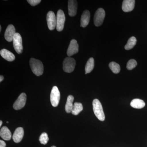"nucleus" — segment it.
Returning <instances> with one entry per match:
<instances>
[{
	"mask_svg": "<svg viewBox=\"0 0 147 147\" xmlns=\"http://www.w3.org/2000/svg\"><path fill=\"white\" fill-rule=\"evenodd\" d=\"M105 16V10L102 8H98L95 13L94 21L95 26L96 27L101 26Z\"/></svg>",
	"mask_w": 147,
	"mask_h": 147,
	"instance_id": "obj_5",
	"label": "nucleus"
},
{
	"mask_svg": "<svg viewBox=\"0 0 147 147\" xmlns=\"http://www.w3.org/2000/svg\"><path fill=\"white\" fill-rule=\"evenodd\" d=\"M47 22L48 28L50 30H53L57 26V17L53 11H50L47 15Z\"/></svg>",
	"mask_w": 147,
	"mask_h": 147,
	"instance_id": "obj_8",
	"label": "nucleus"
},
{
	"mask_svg": "<svg viewBox=\"0 0 147 147\" xmlns=\"http://www.w3.org/2000/svg\"><path fill=\"white\" fill-rule=\"evenodd\" d=\"M137 61L134 59H130L128 61L127 65V68L129 70L135 68L137 65Z\"/></svg>",
	"mask_w": 147,
	"mask_h": 147,
	"instance_id": "obj_25",
	"label": "nucleus"
},
{
	"mask_svg": "<svg viewBox=\"0 0 147 147\" xmlns=\"http://www.w3.org/2000/svg\"><path fill=\"white\" fill-rule=\"evenodd\" d=\"M0 54L3 59L8 61L11 62L14 61L15 57L13 53L5 49H3L0 51Z\"/></svg>",
	"mask_w": 147,
	"mask_h": 147,
	"instance_id": "obj_16",
	"label": "nucleus"
},
{
	"mask_svg": "<svg viewBox=\"0 0 147 147\" xmlns=\"http://www.w3.org/2000/svg\"><path fill=\"white\" fill-rule=\"evenodd\" d=\"M135 3L134 0H124L122 5V9L124 12H130L134 9Z\"/></svg>",
	"mask_w": 147,
	"mask_h": 147,
	"instance_id": "obj_12",
	"label": "nucleus"
},
{
	"mask_svg": "<svg viewBox=\"0 0 147 147\" xmlns=\"http://www.w3.org/2000/svg\"><path fill=\"white\" fill-rule=\"evenodd\" d=\"M4 76H3V75H1L0 76V82H2L3 80L4 79Z\"/></svg>",
	"mask_w": 147,
	"mask_h": 147,
	"instance_id": "obj_28",
	"label": "nucleus"
},
{
	"mask_svg": "<svg viewBox=\"0 0 147 147\" xmlns=\"http://www.w3.org/2000/svg\"><path fill=\"white\" fill-rule=\"evenodd\" d=\"M92 105L93 110L96 117L99 120L102 121L105 120V114L100 101L98 99H95L93 101Z\"/></svg>",
	"mask_w": 147,
	"mask_h": 147,
	"instance_id": "obj_2",
	"label": "nucleus"
},
{
	"mask_svg": "<svg viewBox=\"0 0 147 147\" xmlns=\"http://www.w3.org/2000/svg\"><path fill=\"white\" fill-rule=\"evenodd\" d=\"M79 52V45L77 41L75 39H72L70 41V44L67 49V54L68 57H71Z\"/></svg>",
	"mask_w": 147,
	"mask_h": 147,
	"instance_id": "obj_10",
	"label": "nucleus"
},
{
	"mask_svg": "<svg viewBox=\"0 0 147 147\" xmlns=\"http://www.w3.org/2000/svg\"><path fill=\"white\" fill-rule=\"evenodd\" d=\"M51 147H56L55 146H52Z\"/></svg>",
	"mask_w": 147,
	"mask_h": 147,
	"instance_id": "obj_31",
	"label": "nucleus"
},
{
	"mask_svg": "<svg viewBox=\"0 0 147 147\" xmlns=\"http://www.w3.org/2000/svg\"><path fill=\"white\" fill-rule=\"evenodd\" d=\"M83 110V106L81 102H76L74 103L71 113L74 115H77Z\"/></svg>",
	"mask_w": 147,
	"mask_h": 147,
	"instance_id": "obj_20",
	"label": "nucleus"
},
{
	"mask_svg": "<svg viewBox=\"0 0 147 147\" xmlns=\"http://www.w3.org/2000/svg\"><path fill=\"white\" fill-rule=\"evenodd\" d=\"M41 1L40 0H28L27 1V2L32 6H35L37 5Z\"/></svg>",
	"mask_w": 147,
	"mask_h": 147,
	"instance_id": "obj_26",
	"label": "nucleus"
},
{
	"mask_svg": "<svg viewBox=\"0 0 147 147\" xmlns=\"http://www.w3.org/2000/svg\"><path fill=\"white\" fill-rule=\"evenodd\" d=\"M137 41V39L135 37H131L128 39L127 43L125 46V50H128L132 49L134 47V46L136 45Z\"/></svg>",
	"mask_w": 147,
	"mask_h": 147,
	"instance_id": "obj_22",
	"label": "nucleus"
},
{
	"mask_svg": "<svg viewBox=\"0 0 147 147\" xmlns=\"http://www.w3.org/2000/svg\"><path fill=\"white\" fill-rule=\"evenodd\" d=\"M94 59L93 58H90L87 61L85 67V71L86 74L89 73L91 72L94 68Z\"/></svg>",
	"mask_w": 147,
	"mask_h": 147,
	"instance_id": "obj_21",
	"label": "nucleus"
},
{
	"mask_svg": "<svg viewBox=\"0 0 147 147\" xmlns=\"http://www.w3.org/2000/svg\"><path fill=\"white\" fill-rule=\"evenodd\" d=\"M74 100V97L73 96L71 95L68 96L65 105V110L67 113H71L73 107Z\"/></svg>",
	"mask_w": 147,
	"mask_h": 147,
	"instance_id": "obj_19",
	"label": "nucleus"
},
{
	"mask_svg": "<svg viewBox=\"0 0 147 147\" xmlns=\"http://www.w3.org/2000/svg\"><path fill=\"white\" fill-rule=\"evenodd\" d=\"M27 96L25 93H22L18 96L13 105V109L19 110L24 108L26 102Z\"/></svg>",
	"mask_w": 147,
	"mask_h": 147,
	"instance_id": "obj_9",
	"label": "nucleus"
},
{
	"mask_svg": "<svg viewBox=\"0 0 147 147\" xmlns=\"http://www.w3.org/2000/svg\"><path fill=\"white\" fill-rule=\"evenodd\" d=\"M30 64L32 71L34 74L37 76L42 75L44 68L43 64L41 61L34 58H31L30 59Z\"/></svg>",
	"mask_w": 147,
	"mask_h": 147,
	"instance_id": "obj_1",
	"label": "nucleus"
},
{
	"mask_svg": "<svg viewBox=\"0 0 147 147\" xmlns=\"http://www.w3.org/2000/svg\"><path fill=\"white\" fill-rule=\"evenodd\" d=\"M130 105L132 108L136 109H142L145 106V102L144 100L139 98H135L131 100Z\"/></svg>",
	"mask_w": 147,
	"mask_h": 147,
	"instance_id": "obj_18",
	"label": "nucleus"
},
{
	"mask_svg": "<svg viewBox=\"0 0 147 147\" xmlns=\"http://www.w3.org/2000/svg\"><path fill=\"white\" fill-rule=\"evenodd\" d=\"M13 47L16 53L18 54H21L23 51L22 38L21 35L18 33H16L13 40Z\"/></svg>",
	"mask_w": 147,
	"mask_h": 147,
	"instance_id": "obj_7",
	"label": "nucleus"
},
{
	"mask_svg": "<svg viewBox=\"0 0 147 147\" xmlns=\"http://www.w3.org/2000/svg\"><path fill=\"white\" fill-rule=\"evenodd\" d=\"M60 92L56 86L53 87L50 94V101L53 107H57L60 99Z\"/></svg>",
	"mask_w": 147,
	"mask_h": 147,
	"instance_id": "obj_3",
	"label": "nucleus"
},
{
	"mask_svg": "<svg viewBox=\"0 0 147 147\" xmlns=\"http://www.w3.org/2000/svg\"><path fill=\"white\" fill-rule=\"evenodd\" d=\"M16 30L13 25H9L7 28L5 33V38L8 42L13 41V37L16 34Z\"/></svg>",
	"mask_w": 147,
	"mask_h": 147,
	"instance_id": "obj_11",
	"label": "nucleus"
},
{
	"mask_svg": "<svg viewBox=\"0 0 147 147\" xmlns=\"http://www.w3.org/2000/svg\"><path fill=\"white\" fill-rule=\"evenodd\" d=\"M3 121L1 120L0 121V127L2 125Z\"/></svg>",
	"mask_w": 147,
	"mask_h": 147,
	"instance_id": "obj_29",
	"label": "nucleus"
},
{
	"mask_svg": "<svg viewBox=\"0 0 147 147\" xmlns=\"http://www.w3.org/2000/svg\"><path fill=\"white\" fill-rule=\"evenodd\" d=\"M69 15L74 16L76 15L77 10V2L75 0H69L68 2Z\"/></svg>",
	"mask_w": 147,
	"mask_h": 147,
	"instance_id": "obj_13",
	"label": "nucleus"
},
{
	"mask_svg": "<svg viewBox=\"0 0 147 147\" xmlns=\"http://www.w3.org/2000/svg\"><path fill=\"white\" fill-rule=\"evenodd\" d=\"M24 132L23 127H19L16 128L12 136L13 142L16 143L21 142L24 137Z\"/></svg>",
	"mask_w": 147,
	"mask_h": 147,
	"instance_id": "obj_14",
	"label": "nucleus"
},
{
	"mask_svg": "<svg viewBox=\"0 0 147 147\" xmlns=\"http://www.w3.org/2000/svg\"><path fill=\"white\" fill-rule=\"evenodd\" d=\"M6 144L3 141L0 140V147H5Z\"/></svg>",
	"mask_w": 147,
	"mask_h": 147,
	"instance_id": "obj_27",
	"label": "nucleus"
},
{
	"mask_svg": "<svg viewBox=\"0 0 147 147\" xmlns=\"http://www.w3.org/2000/svg\"><path fill=\"white\" fill-rule=\"evenodd\" d=\"M39 140L41 144L46 145L49 141V138L47 133L43 132L40 136Z\"/></svg>",
	"mask_w": 147,
	"mask_h": 147,
	"instance_id": "obj_24",
	"label": "nucleus"
},
{
	"mask_svg": "<svg viewBox=\"0 0 147 147\" xmlns=\"http://www.w3.org/2000/svg\"><path fill=\"white\" fill-rule=\"evenodd\" d=\"M7 123H9V122H8V121H7Z\"/></svg>",
	"mask_w": 147,
	"mask_h": 147,
	"instance_id": "obj_32",
	"label": "nucleus"
},
{
	"mask_svg": "<svg viewBox=\"0 0 147 147\" xmlns=\"http://www.w3.org/2000/svg\"><path fill=\"white\" fill-rule=\"evenodd\" d=\"M90 13L88 10L84 11L82 13L81 19V26L86 28L88 26L90 22Z\"/></svg>",
	"mask_w": 147,
	"mask_h": 147,
	"instance_id": "obj_15",
	"label": "nucleus"
},
{
	"mask_svg": "<svg viewBox=\"0 0 147 147\" xmlns=\"http://www.w3.org/2000/svg\"><path fill=\"white\" fill-rule=\"evenodd\" d=\"M1 26H0V32H1Z\"/></svg>",
	"mask_w": 147,
	"mask_h": 147,
	"instance_id": "obj_30",
	"label": "nucleus"
},
{
	"mask_svg": "<svg viewBox=\"0 0 147 147\" xmlns=\"http://www.w3.org/2000/svg\"><path fill=\"white\" fill-rule=\"evenodd\" d=\"M109 67L113 73L118 74L120 71V66L118 64L115 62H111L109 63Z\"/></svg>",
	"mask_w": 147,
	"mask_h": 147,
	"instance_id": "obj_23",
	"label": "nucleus"
},
{
	"mask_svg": "<svg viewBox=\"0 0 147 147\" xmlns=\"http://www.w3.org/2000/svg\"><path fill=\"white\" fill-rule=\"evenodd\" d=\"M76 65V61L73 58L67 57L63 62L64 71L67 73H71L74 70Z\"/></svg>",
	"mask_w": 147,
	"mask_h": 147,
	"instance_id": "obj_4",
	"label": "nucleus"
},
{
	"mask_svg": "<svg viewBox=\"0 0 147 147\" xmlns=\"http://www.w3.org/2000/svg\"><path fill=\"white\" fill-rule=\"evenodd\" d=\"M65 21V16L63 11L59 9L58 10L57 15L56 28L58 31L61 32L63 30Z\"/></svg>",
	"mask_w": 147,
	"mask_h": 147,
	"instance_id": "obj_6",
	"label": "nucleus"
},
{
	"mask_svg": "<svg viewBox=\"0 0 147 147\" xmlns=\"http://www.w3.org/2000/svg\"><path fill=\"white\" fill-rule=\"evenodd\" d=\"M0 136L4 140L9 141L11 138V133L10 130L7 127L3 126L1 128Z\"/></svg>",
	"mask_w": 147,
	"mask_h": 147,
	"instance_id": "obj_17",
	"label": "nucleus"
}]
</instances>
